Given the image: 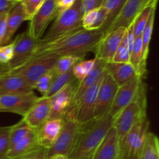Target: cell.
<instances>
[{
  "instance_id": "obj_1",
  "label": "cell",
  "mask_w": 159,
  "mask_h": 159,
  "mask_svg": "<svg viewBox=\"0 0 159 159\" xmlns=\"http://www.w3.org/2000/svg\"><path fill=\"white\" fill-rule=\"evenodd\" d=\"M103 35V32L99 30H87L82 27L49 41L40 39L33 57L52 54L57 57L71 55L84 58L88 52H94Z\"/></svg>"
},
{
  "instance_id": "obj_2",
  "label": "cell",
  "mask_w": 159,
  "mask_h": 159,
  "mask_svg": "<svg viewBox=\"0 0 159 159\" xmlns=\"http://www.w3.org/2000/svg\"><path fill=\"white\" fill-rule=\"evenodd\" d=\"M113 122L111 116L107 114L100 119H94L88 124L80 125L75 147L68 159H85L92 157L113 126Z\"/></svg>"
},
{
  "instance_id": "obj_3",
  "label": "cell",
  "mask_w": 159,
  "mask_h": 159,
  "mask_svg": "<svg viewBox=\"0 0 159 159\" xmlns=\"http://www.w3.org/2000/svg\"><path fill=\"white\" fill-rule=\"evenodd\" d=\"M145 117H147V97L145 85L142 81L134 99L113 122V127L116 130L119 140L127 134L135 124Z\"/></svg>"
},
{
  "instance_id": "obj_4",
  "label": "cell",
  "mask_w": 159,
  "mask_h": 159,
  "mask_svg": "<svg viewBox=\"0 0 159 159\" xmlns=\"http://www.w3.org/2000/svg\"><path fill=\"white\" fill-rule=\"evenodd\" d=\"M61 130L55 142L46 150V159L55 155L69 156L75 147L80 125L75 119V111L67 113L64 118Z\"/></svg>"
},
{
  "instance_id": "obj_5",
  "label": "cell",
  "mask_w": 159,
  "mask_h": 159,
  "mask_svg": "<svg viewBox=\"0 0 159 159\" xmlns=\"http://www.w3.org/2000/svg\"><path fill=\"white\" fill-rule=\"evenodd\" d=\"M150 122L147 117L135 124L131 130L119 140L118 159H140Z\"/></svg>"
},
{
  "instance_id": "obj_6",
  "label": "cell",
  "mask_w": 159,
  "mask_h": 159,
  "mask_svg": "<svg viewBox=\"0 0 159 159\" xmlns=\"http://www.w3.org/2000/svg\"><path fill=\"white\" fill-rule=\"evenodd\" d=\"M82 16L81 0H76L69 9L55 17V20L48 30L46 37L41 38V40L43 41H49L82 28Z\"/></svg>"
},
{
  "instance_id": "obj_7",
  "label": "cell",
  "mask_w": 159,
  "mask_h": 159,
  "mask_svg": "<svg viewBox=\"0 0 159 159\" xmlns=\"http://www.w3.org/2000/svg\"><path fill=\"white\" fill-rule=\"evenodd\" d=\"M58 58L52 54L35 56L21 66L8 71L23 78L34 89V84L41 76L52 71Z\"/></svg>"
},
{
  "instance_id": "obj_8",
  "label": "cell",
  "mask_w": 159,
  "mask_h": 159,
  "mask_svg": "<svg viewBox=\"0 0 159 159\" xmlns=\"http://www.w3.org/2000/svg\"><path fill=\"white\" fill-rule=\"evenodd\" d=\"M39 40L31 37L27 31L16 37L13 43V54L10 61L6 65V71L15 69L30 60L35 53Z\"/></svg>"
},
{
  "instance_id": "obj_9",
  "label": "cell",
  "mask_w": 159,
  "mask_h": 159,
  "mask_svg": "<svg viewBox=\"0 0 159 159\" xmlns=\"http://www.w3.org/2000/svg\"><path fill=\"white\" fill-rule=\"evenodd\" d=\"M79 81L69 84L50 98L49 119H63L68 113L75 111L74 97Z\"/></svg>"
},
{
  "instance_id": "obj_10",
  "label": "cell",
  "mask_w": 159,
  "mask_h": 159,
  "mask_svg": "<svg viewBox=\"0 0 159 159\" xmlns=\"http://www.w3.org/2000/svg\"><path fill=\"white\" fill-rule=\"evenodd\" d=\"M57 14V0H44L42 6L30 20L26 31L34 38L40 40L48 24L55 19Z\"/></svg>"
},
{
  "instance_id": "obj_11",
  "label": "cell",
  "mask_w": 159,
  "mask_h": 159,
  "mask_svg": "<svg viewBox=\"0 0 159 159\" xmlns=\"http://www.w3.org/2000/svg\"><path fill=\"white\" fill-rule=\"evenodd\" d=\"M118 87L117 84L106 71L98 89L95 119H100L109 114Z\"/></svg>"
},
{
  "instance_id": "obj_12",
  "label": "cell",
  "mask_w": 159,
  "mask_h": 159,
  "mask_svg": "<svg viewBox=\"0 0 159 159\" xmlns=\"http://www.w3.org/2000/svg\"><path fill=\"white\" fill-rule=\"evenodd\" d=\"M38 96L34 92L0 96V112L16 113L23 117L35 104Z\"/></svg>"
},
{
  "instance_id": "obj_13",
  "label": "cell",
  "mask_w": 159,
  "mask_h": 159,
  "mask_svg": "<svg viewBox=\"0 0 159 159\" xmlns=\"http://www.w3.org/2000/svg\"><path fill=\"white\" fill-rule=\"evenodd\" d=\"M101 79L90 87L76 102L75 119L79 125L86 124L95 119L96 97Z\"/></svg>"
},
{
  "instance_id": "obj_14",
  "label": "cell",
  "mask_w": 159,
  "mask_h": 159,
  "mask_svg": "<svg viewBox=\"0 0 159 159\" xmlns=\"http://www.w3.org/2000/svg\"><path fill=\"white\" fill-rule=\"evenodd\" d=\"M143 78L137 76L127 83L119 86L113 99L109 115L114 120L122 110L132 102L137 94Z\"/></svg>"
},
{
  "instance_id": "obj_15",
  "label": "cell",
  "mask_w": 159,
  "mask_h": 159,
  "mask_svg": "<svg viewBox=\"0 0 159 159\" xmlns=\"http://www.w3.org/2000/svg\"><path fill=\"white\" fill-rule=\"evenodd\" d=\"M126 31L127 29L120 27L104 34L95 48V58L112 61Z\"/></svg>"
},
{
  "instance_id": "obj_16",
  "label": "cell",
  "mask_w": 159,
  "mask_h": 159,
  "mask_svg": "<svg viewBox=\"0 0 159 159\" xmlns=\"http://www.w3.org/2000/svg\"><path fill=\"white\" fill-rule=\"evenodd\" d=\"M150 2L151 0H126L118 16L115 19L104 34L120 27L127 29L139 12Z\"/></svg>"
},
{
  "instance_id": "obj_17",
  "label": "cell",
  "mask_w": 159,
  "mask_h": 159,
  "mask_svg": "<svg viewBox=\"0 0 159 159\" xmlns=\"http://www.w3.org/2000/svg\"><path fill=\"white\" fill-rule=\"evenodd\" d=\"M42 148L38 144L37 131L32 129L30 132L8 150L6 159H20L33 155Z\"/></svg>"
},
{
  "instance_id": "obj_18",
  "label": "cell",
  "mask_w": 159,
  "mask_h": 159,
  "mask_svg": "<svg viewBox=\"0 0 159 159\" xmlns=\"http://www.w3.org/2000/svg\"><path fill=\"white\" fill-rule=\"evenodd\" d=\"M51 113L50 98L39 97L32 108L23 117L26 124L32 129L37 130L45 121L49 119Z\"/></svg>"
},
{
  "instance_id": "obj_19",
  "label": "cell",
  "mask_w": 159,
  "mask_h": 159,
  "mask_svg": "<svg viewBox=\"0 0 159 159\" xmlns=\"http://www.w3.org/2000/svg\"><path fill=\"white\" fill-rule=\"evenodd\" d=\"M34 92V89L17 75L8 71L0 72V96Z\"/></svg>"
},
{
  "instance_id": "obj_20",
  "label": "cell",
  "mask_w": 159,
  "mask_h": 159,
  "mask_svg": "<svg viewBox=\"0 0 159 159\" xmlns=\"http://www.w3.org/2000/svg\"><path fill=\"white\" fill-rule=\"evenodd\" d=\"M118 155L119 138L116 130L112 126L102 142L93 152L91 159H118Z\"/></svg>"
},
{
  "instance_id": "obj_21",
  "label": "cell",
  "mask_w": 159,
  "mask_h": 159,
  "mask_svg": "<svg viewBox=\"0 0 159 159\" xmlns=\"http://www.w3.org/2000/svg\"><path fill=\"white\" fill-rule=\"evenodd\" d=\"M62 124V119H48L45 121L36 130L39 145L43 148H49L57 140Z\"/></svg>"
},
{
  "instance_id": "obj_22",
  "label": "cell",
  "mask_w": 159,
  "mask_h": 159,
  "mask_svg": "<svg viewBox=\"0 0 159 159\" xmlns=\"http://www.w3.org/2000/svg\"><path fill=\"white\" fill-rule=\"evenodd\" d=\"M107 61L101 59L96 58V63L93 70L82 79V81L78 82L76 86L75 93L74 97V107L75 108V104L79 99L82 96V95L93 85L99 82L106 72V65Z\"/></svg>"
},
{
  "instance_id": "obj_23",
  "label": "cell",
  "mask_w": 159,
  "mask_h": 159,
  "mask_svg": "<svg viewBox=\"0 0 159 159\" xmlns=\"http://www.w3.org/2000/svg\"><path fill=\"white\" fill-rule=\"evenodd\" d=\"M106 71L115 81L118 86L127 83L137 77L136 71L129 62L117 63V62H107L106 65Z\"/></svg>"
},
{
  "instance_id": "obj_24",
  "label": "cell",
  "mask_w": 159,
  "mask_h": 159,
  "mask_svg": "<svg viewBox=\"0 0 159 159\" xmlns=\"http://www.w3.org/2000/svg\"><path fill=\"white\" fill-rule=\"evenodd\" d=\"M26 21L25 12L21 3L18 2L12 10L8 13L6 18V35L5 37L4 45L11 43L14 34L19 29L23 22Z\"/></svg>"
},
{
  "instance_id": "obj_25",
  "label": "cell",
  "mask_w": 159,
  "mask_h": 159,
  "mask_svg": "<svg viewBox=\"0 0 159 159\" xmlns=\"http://www.w3.org/2000/svg\"><path fill=\"white\" fill-rule=\"evenodd\" d=\"M107 20V11L104 7H100L82 16V26L87 30H100Z\"/></svg>"
},
{
  "instance_id": "obj_26",
  "label": "cell",
  "mask_w": 159,
  "mask_h": 159,
  "mask_svg": "<svg viewBox=\"0 0 159 159\" xmlns=\"http://www.w3.org/2000/svg\"><path fill=\"white\" fill-rule=\"evenodd\" d=\"M129 63L133 66L139 77H144L146 73L147 64L143 60L142 42H141V37H136L134 41L133 46L130 50Z\"/></svg>"
},
{
  "instance_id": "obj_27",
  "label": "cell",
  "mask_w": 159,
  "mask_h": 159,
  "mask_svg": "<svg viewBox=\"0 0 159 159\" xmlns=\"http://www.w3.org/2000/svg\"><path fill=\"white\" fill-rule=\"evenodd\" d=\"M158 1V0H151L150 2L139 12V14L137 16L133 23H131L135 38L141 36V34L144 30V26H145L146 23L148 20L152 10L155 8H157Z\"/></svg>"
},
{
  "instance_id": "obj_28",
  "label": "cell",
  "mask_w": 159,
  "mask_h": 159,
  "mask_svg": "<svg viewBox=\"0 0 159 159\" xmlns=\"http://www.w3.org/2000/svg\"><path fill=\"white\" fill-rule=\"evenodd\" d=\"M126 0H104L102 7L107 11V20L100 30L104 33L120 12Z\"/></svg>"
},
{
  "instance_id": "obj_29",
  "label": "cell",
  "mask_w": 159,
  "mask_h": 159,
  "mask_svg": "<svg viewBox=\"0 0 159 159\" xmlns=\"http://www.w3.org/2000/svg\"><path fill=\"white\" fill-rule=\"evenodd\" d=\"M140 159H159L158 137L150 130L146 134Z\"/></svg>"
},
{
  "instance_id": "obj_30",
  "label": "cell",
  "mask_w": 159,
  "mask_h": 159,
  "mask_svg": "<svg viewBox=\"0 0 159 159\" xmlns=\"http://www.w3.org/2000/svg\"><path fill=\"white\" fill-rule=\"evenodd\" d=\"M76 81L78 80H76L75 78L73 75L72 70L71 69L70 71H67V72L63 73V74L54 75L51 88H50L48 93L45 95L44 97L51 98V96H54V94H56L57 92L61 90L65 86L76 82Z\"/></svg>"
},
{
  "instance_id": "obj_31",
  "label": "cell",
  "mask_w": 159,
  "mask_h": 159,
  "mask_svg": "<svg viewBox=\"0 0 159 159\" xmlns=\"http://www.w3.org/2000/svg\"><path fill=\"white\" fill-rule=\"evenodd\" d=\"M155 12H156V8L152 10L148 20L146 23L144 28L142 34H141V42H142V53H143V60L147 64V59L149 54V48H150L151 40H152V33H153L154 24H155Z\"/></svg>"
},
{
  "instance_id": "obj_32",
  "label": "cell",
  "mask_w": 159,
  "mask_h": 159,
  "mask_svg": "<svg viewBox=\"0 0 159 159\" xmlns=\"http://www.w3.org/2000/svg\"><path fill=\"white\" fill-rule=\"evenodd\" d=\"M32 130V128L30 127L25 123L23 119L16 124L15 125L11 126V130L9 132V148L15 145L17 142L24 138Z\"/></svg>"
},
{
  "instance_id": "obj_33",
  "label": "cell",
  "mask_w": 159,
  "mask_h": 159,
  "mask_svg": "<svg viewBox=\"0 0 159 159\" xmlns=\"http://www.w3.org/2000/svg\"><path fill=\"white\" fill-rule=\"evenodd\" d=\"M81 60H83V58L76 57V56L68 55L59 57L52 70L53 74L54 75H57L67 72V71H70L72 67Z\"/></svg>"
},
{
  "instance_id": "obj_34",
  "label": "cell",
  "mask_w": 159,
  "mask_h": 159,
  "mask_svg": "<svg viewBox=\"0 0 159 159\" xmlns=\"http://www.w3.org/2000/svg\"><path fill=\"white\" fill-rule=\"evenodd\" d=\"M96 63V58L90 60H81L72 67V73L76 80L82 81L93 70Z\"/></svg>"
},
{
  "instance_id": "obj_35",
  "label": "cell",
  "mask_w": 159,
  "mask_h": 159,
  "mask_svg": "<svg viewBox=\"0 0 159 159\" xmlns=\"http://www.w3.org/2000/svg\"><path fill=\"white\" fill-rule=\"evenodd\" d=\"M130 48L129 45L128 38H127V33L124 34L116 53L113 57V62H117V63H127L130 61Z\"/></svg>"
},
{
  "instance_id": "obj_36",
  "label": "cell",
  "mask_w": 159,
  "mask_h": 159,
  "mask_svg": "<svg viewBox=\"0 0 159 159\" xmlns=\"http://www.w3.org/2000/svg\"><path fill=\"white\" fill-rule=\"evenodd\" d=\"M44 0H21L20 2L25 12L26 21H30L37 12Z\"/></svg>"
},
{
  "instance_id": "obj_37",
  "label": "cell",
  "mask_w": 159,
  "mask_h": 159,
  "mask_svg": "<svg viewBox=\"0 0 159 159\" xmlns=\"http://www.w3.org/2000/svg\"><path fill=\"white\" fill-rule=\"evenodd\" d=\"M53 78H54V74H53L52 71L43 75L34 84V90H37L39 93H41L42 96H44L51 88Z\"/></svg>"
},
{
  "instance_id": "obj_38",
  "label": "cell",
  "mask_w": 159,
  "mask_h": 159,
  "mask_svg": "<svg viewBox=\"0 0 159 159\" xmlns=\"http://www.w3.org/2000/svg\"><path fill=\"white\" fill-rule=\"evenodd\" d=\"M10 127H0V159H6L9 148V132Z\"/></svg>"
},
{
  "instance_id": "obj_39",
  "label": "cell",
  "mask_w": 159,
  "mask_h": 159,
  "mask_svg": "<svg viewBox=\"0 0 159 159\" xmlns=\"http://www.w3.org/2000/svg\"><path fill=\"white\" fill-rule=\"evenodd\" d=\"M13 54V43L12 42L8 44L0 46V63L7 65L11 61Z\"/></svg>"
},
{
  "instance_id": "obj_40",
  "label": "cell",
  "mask_w": 159,
  "mask_h": 159,
  "mask_svg": "<svg viewBox=\"0 0 159 159\" xmlns=\"http://www.w3.org/2000/svg\"><path fill=\"white\" fill-rule=\"evenodd\" d=\"M103 2L104 0H81V11L82 15L102 7Z\"/></svg>"
},
{
  "instance_id": "obj_41",
  "label": "cell",
  "mask_w": 159,
  "mask_h": 159,
  "mask_svg": "<svg viewBox=\"0 0 159 159\" xmlns=\"http://www.w3.org/2000/svg\"><path fill=\"white\" fill-rule=\"evenodd\" d=\"M17 3L9 0H0V17L7 15Z\"/></svg>"
},
{
  "instance_id": "obj_42",
  "label": "cell",
  "mask_w": 159,
  "mask_h": 159,
  "mask_svg": "<svg viewBox=\"0 0 159 159\" xmlns=\"http://www.w3.org/2000/svg\"><path fill=\"white\" fill-rule=\"evenodd\" d=\"M76 0H57V14L56 16L66 9H69Z\"/></svg>"
},
{
  "instance_id": "obj_43",
  "label": "cell",
  "mask_w": 159,
  "mask_h": 159,
  "mask_svg": "<svg viewBox=\"0 0 159 159\" xmlns=\"http://www.w3.org/2000/svg\"><path fill=\"white\" fill-rule=\"evenodd\" d=\"M7 15L0 17V46L4 45L5 37L6 35V18H7Z\"/></svg>"
},
{
  "instance_id": "obj_44",
  "label": "cell",
  "mask_w": 159,
  "mask_h": 159,
  "mask_svg": "<svg viewBox=\"0 0 159 159\" xmlns=\"http://www.w3.org/2000/svg\"><path fill=\"white\" fill-rule=\"evenodd\" d=\"M46 150L45 148H41L36 155L34 159H46Z\"/></svg>"
},
{
  "instance_id": "obj_45",
  "label": "cell",
  "mask_w": 159,
  "mask_h": 159,
  "mask_svg": "<svg viewBox=\"0 0 159 159\" xmlns=\"http://www.w3.org/2000/svg\"><path fill=\"white\" fill-rule=\"evenodd\" d=\"M47 159H68V157L64 155H55Z\"/></svg>"
},
{
  "instance_id": "obj_46",
  "label": "cell",
  "mask_w": 159,
  "mask_h": 159,
  "mask_svg": "<svg viewBox=\"0 0 159 159\" xmlns=\"http://www.w3.org/2000/svg\"><path fill=\"white\" fill-rule=\"evenodd\" d=\"M40 149H41V148H40ZM40 150H39V151H40ZM39 151H38V152H39ZM38 152H36V153H34V154H33V155H29V156H26V157H25V158H20V159H34V158H35V156H36V155L38 153Z\"/></svg>"
},
{
  "instance_id": "obj_47",
  "label": "cell",
  "mask_w": 159,
  "mask_h": 159,
  "mask_svg": "<svg viewBox=\"0 0 159 159\" xmlns=\"http://www.w3.org/2000/svg\"><path fill=\"white\" fill-rule=\"evenodd\" d=\"M9 1H11V2H20L21 0H9Z\"/></svg>"
},
{
  "instance_id": "obj_48",
  "label": "cell",
  "mask_w": 159,
  "mask_h": 159,
  "mask_svg": "<svg viewBox=\"0 0 159 159\" xmlns=\"http://www.w3.org/2000/svg\"><path fill=\"white\" fill-rule=\"evenodd\" d=\"M85 159H91V157H90V158H85Z\"/></svg>"
}]
</instances>
